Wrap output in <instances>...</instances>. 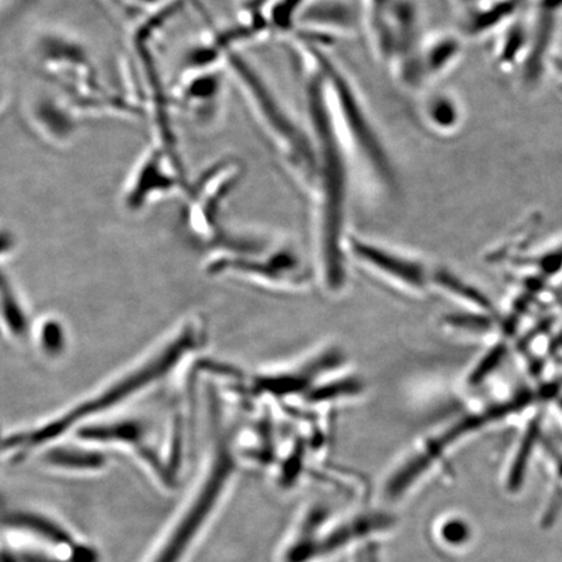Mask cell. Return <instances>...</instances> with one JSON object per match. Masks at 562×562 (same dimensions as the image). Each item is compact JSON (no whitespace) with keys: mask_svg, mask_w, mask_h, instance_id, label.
Returning a JSON list of instances; mask_svg holds the SVG:
<instances>
[{"mask_svg":"<svg viewBox=\"0 0 562 562\" xmlns=\"http://www.w3.org/2000/svg\"><path fill=\"white\" fill-rule=\"evenodd\" d=\"M0 557L10 562H93L94 554L60 527L33 516L0 519Z\"/></svg>","mask_w":562,"mask_h":562,"instance_id":"7a4b0ae2","label":"cell"},{"mask_svg":"<svg viewBox=\"0 0 562 562\" xmlns=\"http://www.w3.org/2000/svg\"><path fill=\"white\" fill-rule=\"evenodd\" d=\"M235 470V457L228 446H217L205 475L179 510L176 509L140 562H184L226 495Z\"/></svg>","mask_w":562,"mask_h":562,"instance_id":"6da1fadb","label":"cell"},{"mask_svg":"<svg viewBox=\"0 0 562 562\" xmlns=\"http://www.w3.org/2000/svg\"><path fill=\"white\" fill-rule=\"evenodd\" d=\"M347 249L358 265L384 284L411 296L427 293V267L418 259L358 238H348Z\"/></svg>","mask_w":562,"mask_h":562,"instance_id":"3957f363","label":"cell"},{"mask_svg":"<svg viewBox=\"0 0 562 562\" xmlns=\"http://www.w3.org/2000/svg\"><path fill=\"white\" fill-rule=\"evenodd\" d=\"M456 2L467 10V16H469L470 13L480 9L482 0H456Z\"/></svg>","mask_w":562,"mask_h":562,"instance_id":"52a82bcc","label":"cell"},{"mask_svg":"<svg viewBox=\"0 0 562 562\" xmlns=\"http://www.w3.org/2000/svg\"><path fill=\"white\" fill-rule=\"evenodd\" d=\"M460 53V41L448 35V37L435 41L430 47H427L422 65L426 67L427 75H440L446 72L459 59Z\"/></svg>","mask_w":562,"mask_h":562,"instance_id":"5b68a950","label":"cell"},{"mask_svg":"<svg viewBox=\"0 0 562 562\" xmlns=\"http://www.w3.org/2000/svg\"><path fill=\"white\" fill-rule=\"evenodd\" d=\"M426 117L434 128L449 132L459 126L461 112L459 104L448 94L434 95L426 103Z\"/></svg>","mask_w":562,"mask_h":562,"instance_id":"8992f818","label":"cell"},{"mask_svg":"<svg viewBox=\"0 0 562 562\" xmlns=\"http://www.w3.org/2000/svg\"><path fill=\"white\" fill-rule=\"evenodd\" d=\"M530 45V27L525 21L517 20L505 33L502 46L498 47L497 61L504 68L518 65L519 56L527 54Z\"/></svg>","mask_w":562,"mask_h":562,"instance_id":"277c9868","label":"cell"}]
</instances>
